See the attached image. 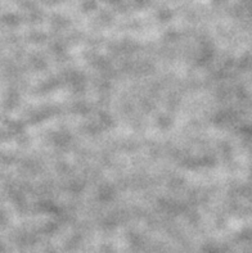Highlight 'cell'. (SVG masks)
<instances>
[]
</instances>
